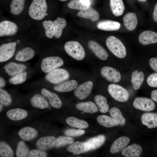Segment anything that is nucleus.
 I'll return each instance as SVG.
<instances>
[{"mask_svg":"<svg viewBox=\"0 0 157 157\" xmlns=\"http://www.w3.org/2000/svg\"><path fill=\"white\" fill-rule=\"evenodd\" d=\"M45 0H33L29 9L28 15L34 19L40 20L48 15Z\"/></svg>","mask_w":157,"mask_h":157,"instance_id":"1","label":"nucleus"},{"mask_svg":"<svg viewBox=\"0 0 157 157\" xmlns=\"http://www.w3.org/2000/svg\"><path fill=\"white\" fill-rule=\"evenodd\" d=\"M106 44L108 49L117 57L123 58L126 57V48L123 43L118 38L110 36L107 38Z\"/></svg>","mask_w":157,"mask_h":157,"instance_id":"2","label":"nucleus"},{"mask_svg":"<svg viewBox=\"0 0 157 157\" xmlns=\"http://www.w3.org/2000/svg\"><path fill=\"white\" fill-rule=\"evenodd\" d=\"M66 52L71 57L78 60H83L85 53L82 46L76 41H69L66 42L64 46Z\"/></svg>","mask_w":157,"mask_h":157,"instance_id":"3","label":"nucleus"},{"mask_svg":"<svg viewBox=\"0 0 157 157\" xmlns=\"http://www.w3.org/2000/svg\"><path fill=\"white\" fill-rule=\"evenodd\" d=\"M70 75L68 72L63 68H57L47 74L45 79L48 82L53 84H58L68 80Z\"/></svg>","mask_w":157,"mask_h":157,"instance_id":"4","label":"nucleus"},{"mask_svg":"<svg viewBox=\"0 0 157 157\" xmlns=\"http://www.w3.org/2000/svg\"><path fill=\"white\" fill-rule=\"evenodd\" d=\"M108 90L111 96L115 100L120 102L127 101L129 94L126 89L118 85L111 84L108 87Z\"/></svg>","mask_w":157,"mask_h":157,"instance_id":"5","label":"nucleus"},{"mask_svg":"<svg viewBox=\"0 0 157 157\" xmlns=\"http://www.w3.org/2000/svg\"><path fill=\"white\" fill-rule=\"evenodd\" d=\"M63 64V61L60 57L49 56L42 59L41 64V68L43 72L48 73L62 66Z\"/></svg>","mask_w":157,"mask_h":157,"instance_id":"6","label":"nucleus"},{"mask_svg":"<svg viewBox=\"0 0 157 157\" xmlns=\"http://www.w3.org/2000/svg\"><path fill=\"white\" fill-rule=\"evenodd\" d=\"M16 43L10 42L0 47V62H5L11 58L15 51Z\"/></svg>","mask_w":157,"mask_h":157,"instance_id":"7","label":"nucleus"},{"mask_svg":"<svg viewBox=\"0 0 157 157\" xmlns=\"http://www.w3.org/2000/svg\"><path fill=\"white\" fill-rule=\"evenodd\" d=\"M133 106L137 109L145 111H150L154 109V102L152 99L143 97L136 98L133 103Z\"/></svg>","mask_w":157,"mask_h":157,"instance_id":"8","label":"nucleus"},{"mask_svg":"<svg viewBox=\"0 0 157 157\" xmlns=\"http://www.w3.org/2000/svg\"><path fill=\"white\" fill-rule=\"evenodd\" d=\"M101 74L103 77L108 81L113 83H118L121 79L119 72L116 69L110 67L105 66L101 70Z\"/></svg>","mask_w":157,"mask_h":157,"instance_id":"9","label":"nucleus"},{"mask_svg":"<svg viewBox=\"0 0 157 157\" xmlns=\"http://www.w3.org/2000/svg\"><path fill=\"white\" fill-rule=\"evenodd\" d=\"M18 27L15 23L8 20L3 21L0 23V36H11L17 32Z\"/></svg>","mask_w":157,"mask_h":157,"instance_id":"10","label":"nucleus"},{"mask_svg":"<svg viewBox=\"0 0 157 157\" xmlns=\"http://www.w3.org/2000/svg\"><path fill=\"white\" fill-rule=\"evenodd\" d=\"M93 86L92 81L86 82L77 87L74 90V94L79 99H84L90 94Z\"/></svg>","mask_w":157,"mask_h":157,"instance_id":"11","label":"nucleus"},{"mask_svg":"<svg viewBox=\"0 0 157 157\" xmlns=\"http://www.w3.org/2000/svg\"><path fill=\"white\" fill-rule=\"evenodd\" d=\"M88 46L95 55L102 60H106L109 55L106 50L96 42L90 40L88 42Z\"/></svg>","mask_w":157,"mask_h":157,"instance_id":"12","label":"nucleus"},{"mask_svg":"<svg viewBox=\"0 0 157 157\" xmlns=\"http://www.w3.org/2000/svg\"><path fill=\"white\" fill-rule=\"evenodd\" d=\"M90 148V145L88 142L77 141L71 144L67 149L74 154L78 155L89 151Z\"/></svg>","mask_w":157,"mask_h":157,"instance_id":"13","label":"nucleus"},{"mask_svg":"<svg viewBox=\"0 0 157 157\" xmlns=\"http://www.w3.org/2000/svg\"><path fill=\"white\" fill-rule=\"evenodd\" d=\"M138 40L140 44L147 45L157 42V33L151 31H145L140 35Z\"/></svg>","mask_w":157,"mask_h":157,"instance_id":"14","label":"nucleus"},{"mask_svg":"<svg viewBox=\"0 0 157 157\" xmlns=\"http://www.w3.org/2000/svg\"><path fill=\"white\" fill-rule=\"evenodd\" d=\"M56 140L55 137L52 136L42 137L37 141L36 146L38 149L45 151L55 146Z\"/></svg>","mask_w":157,"mask_h":157,"instance_id":"15","label":"nucleus"},{"mask_svg":"<svg viewBox=\"0 0 157 157\" xmlns=\"http://www.w3.org/2000/svg\"><path fill=\"white\" fill-rule=\"evenodd\" d=\"M42 94L47 98L51 105L53 107L60 108L62 105V102L58 96L56 94L52 92L45 88L41 90Z\"/></svg>","mask_w":157,"mask_h":157,"instance_id":"16","label":"nucleus"},{"mask_svg":"<svg viewBox=\"0 0 157 157\" xmlns=\"http://www.w3.org/2000/svg\"><path fill=\"white\" fill-rule=\"evenodd\" d=\"M130 140V139L126 136L119 137L113 142L110 147V152L115 154L122 150L129 144Z\"/></svg>","mask_w":157,"mask_h":157,"instance_id":"17","label":"nucleus"},{"mask_svg":"<svg viewBox=\"0 0 157 157\" xmlns=\"http://www.w3.org/2000/svg\"><path fill=\"white\" fill-rule=\"evenodd\" d=\"M35 55L34 49L31 47H27L18 51L15 55V59L19 61L25 62L31 59Z\"/></svg>","mask_w":157,"mask_h":157,"instance_id":"18","label":"nucleus"},{"mask_svg":"<svg viewBox=\"0 0 157 157\" xmlns=\"http://www.w3.org/2000/svg\"><path fill=\"white\" fill-rule=\"evenodd\" d=\"M3 68L8 75L12 76L23 72L26 69V67L23 64L11 62L6 65Z\"/></svg>","mask_w":157,"mask_h":157,"instance_id":"19","label":"nucleus"},{"mask_svg":"<svg viewBox=\"0 0 157 157\" xmlns=\"http://www.w3.org/2000/svg\"><path fill=\"white\" fill-rule=\"evenodd\" d=\"M142 124L149 129L157 127V113H147L143 114L141 117Z\"/></svg>","mask_w":157,"mask_h":157,"instance_id":"20","label":"nucleus"},{"mask_svg":"<svg viewBox=\"0 0 157 157\" xmlns=\"http://www.w3.org/2000/svg\"><path fill=\"white\" fill-rule=\"evenodd\" d=\"M142 151V148L140 145L134 143L125 148L122 150V153L126 157H139Z\"/></svg>","mask_w":157,"mask_h":157,"instance_id":"21","label":"nucleus"},{"mask_svg":"<svg viewBox=\"0 0 157 157\" xmlns=\"http://www.w3.org/2000/svg\"><path fill=\"white\" fill-rule=\"evenodd\" d=\"M78 83L74 80L64 81L55 86L53 89L55 91L60 92H66L71 91L77 86Z\"/></svg>","mask_w":157,"mask_h":157,"instance_id":"22","label":"nucleus"},{"mask_svg":"<svg viewBox=\"0 0 157 157\" xmlns=\"http://www.w3.org/2000/svg\"><path fill=\"white\" fill-rule=\"evenodd\" d=\"M121 24L117 22L106 20L100 21L97 24V27L99 29L105 31H116L120 28Z\"/></svg>","mask_w":157,"mask_h":157,"instance_id":"23","label":"nucleus"},{"mask_svg":"<svg viewBox=\"0 0 157 157\" xmlns=\"http://www.w3.org/2000/svg\"><path fill=\"white\" fill-rule=\"evenodd\" d=\"M123 20L124 26L130 31L134 29L138 24L136 15L133 13H128L126 14L123 17Z\"/></svg>","mask_w":157,"mask_h":157,"instance_id":"24","label":"nucleus"},{"mask_svg":"<svg viewBox=\"0 0 157 157\" xmlns=\"http://www.w3.org/2000/svg\"><path fill=\"white\" fill-rule=\"evenodd\" d=\"M7 117L13 121H18L26 118L28 113L26 110L21 108L10 109L6 113Z\"/></svg>","mask_w":157,"mask_h":157,"instance_id":"25","label":"nucleus"},{"mask_svg":"<svg viewBox=\"0 0 157 157\" xmlns=\"http://www.w3.org/2000/svg\"><path fill=\"white\" fill-rule=\"evenodd\" d=\"M38 134L37 131L34 128L26 126L22 128L19 131L18 135L22 139L28 141L35 138Z\"/></svg>","mask_w":157,"mask_h":157,"instance_id":"26","label":"nucleus"},{"mask_svg":"<svg viewBox=\"0 0 157 157\" xmlns=\"http://www.w3.org/2000/svg\"><path fill=\"white\" fill-rule=\"evenodd\" d=\"M76 15L82 18L89 19L92 21H96L99 18V13L95 9L90 7L79 12Z\"/></svg>","mask_w":157,"mask_h":157,"instance_id":"27","label":"nucleus"},{"mask_svg":"<svg viewBox=\"0 0 157 157\" xmlns=\"http://www.w3.org/2000/svg\"><path fill=\"white\" fill-rule=\"evenodd\" d=\"M32 106L35 108L43 109L48 107L49 104L44 97L39 94L34 95L31 99Z\"/></svg>","mask_w":157,"mask_h":157,"instance_id":"28","label":"nucleus"},{"mask_svg":"<svg viewBox=\"0 0 157 157\" xmlns=\"http://www.w3.org/2000/svg\"><path fill=\"white\" fill-rule=\"evenodd\" d=\"M144 75L142 71L138 72L136 70L131 74V82L133 88L137 90L140 88L144 80Z\"/></svg>","mask_w":157,"mask_h":157,"instance_id":"29","label":"nucleus"},{"mask_svg":"<svg viewBox=\"0 0 157 157\" xmlns=\"http://www.w3.org/2000/svg\"><path fill=\"white\" fill-rule=\"evenodd\" d=\"M76 106L78 110L87 113H96L98 110L96 105L91 101L79 103Z\"/></svg>","mask_w":157,"mask_h":157,"instance_id":"30","label":"nucleus"},{"mask_svg":"<svg viewBox=\"0 0 157 157\" xmlns=\"http://www.w3.org/2000/svg\"><path fill=\"white\" fill-rule=\"evenodd\" d=\"M110 5L113 14L116 16L122 14L125 9L122 0H110Z\"/></svg>","mask_w":157,"mask_h":157,"instance_id":"31","label":"nucleus"},{"mask_svg":"<svg viewBox=\"0 0 157 157\" xmlns=\"http://www.w3.org/2000/svg\"><path fill=\"white\" fill-rule=\"evenodd\" d=\"M97 120L100 124L106 127H113L119 125L118 123L112 117L106 115L99 116Z\"/></svg>","mask_w":157,"mask_h":157,"instance_id":"32","label":"nucleus"},{"mask_svg":"<svg viewBox=\"0 0 157 157\" xmlns=\"http://www.w3.org/2000/svg\"><path fill=\"white\" fill-rule=\"evenodd\" d=\"M94 101L100 112L105 113L109 111V106L105 97L101 95H97L95 97Z\"/></svg>","mask_w":157,"mask_h":157,"instance_id":"33","label":"nucleus"},{"mask_svg":"<svg viewBox=\"0 0 157 157\" xmlns=\"http://www.w3.org/2000/svg\"><path fill=\"white\" fill-rule=\"evenodd\" d=\"M66 121L68 124L73 127L82 129H86L89 127V124L86 122L73 117H68Z\"/></svg>","mask_w":157,"mask_h":157,"instance_id":"34","label":"nucleus"},{"mask_svg":"<svg viewBox=\"0 0 157 157\" xmlns=\"http://www.w3.org/2000/svg\"><path fill=\"white\" fill-rule=\"evenodd\" d=\"M53 22L55 28V37L56 38H59L62 35L63 30L67 25L66 21L63 18L58 17Z\"/></svg>","mask_w":157,"mask_h":157,"instance_id":"35","label":"nucleus"},{"mask_svg":"<svg viewBox=\"0 0 157 157\" xmlns=\"http://www.w3.org/2000/svg\"><path fill=\"white\" fill-rule=\"evenodd\" d=\"M106 140V138L104 135H100L89 139L86 142L90 145V150H92L100 147L104 144Z\"/></svg>","mask_w":157,"mask_h":157,"instance_id":"36","label":"nucleus"},{"mask_svg":"<svg viewBox=\"0 0 157 157\" xmlns=\"http://www.w3.org/2000/svg\"><path fill=\"white\" fill-rule=\"evenodd\" d=\"M25 0H13L10 5V11L13 14L17 15L23 10Z\"/></svg>","mask_w":157,"mask_h":157,"instance_id":"37","label":"nucleus"},{"mask_svg":"<svg viewBox=\"0 0 157 157\" xmlns=\"http://www.w3.org/2000/svg\"><path fill=\"white\" fill-rule=\"evenodd\" d=\"M110 114L113 118L121 125H124L126 123V119L124 117L120 110L116 107H113L110 110Z\"/></svg>","mask_w":157,"mask_h":157,"instance_id":"38","label":"nucleus"},{"mask_svg":"<svg viewBox=\"0 0 157 157\" xmlns=\"http://www.w3.org/2000/svg\"><path fill=\"white\" fill-rule=\"evenodd\" d=\"M67 6L71 9L80 10H85L90 6L86 3L83 0H71L68 3Z\"/></svg>","mask_w":157,"mask_h":157,"instance_id":"39","label":"nucleus"},{"mask_svg":"<svg viewBox=\"0 0 157 157\" xmlns=\"http://www.w3.org/2000/svg\"><path fill=\"white\" fill-rule=\"evenodd\" d=\"M43 25L45 30L46 36L49 38H52L55 36V26L51 20L45 21L43 22Z\"/></svg>","mask_w":157,"mask_h":157,"instance_id":"40","label":"nucleus"},{"mask_svg":"<svg viewBox=\"0 0 157 157\" xmlns=\"http://www.w3.org/2000/svg\"><path fill=\"white\" fill-rule=\"evenodd\" d=\"M27 76V72L23 71L11 77L9 80V82L13 85L22 83L26 81Z\"/></svg>","mask_w":157,"mask_h":157,"instance_id":"41","label":"nucleus"},{"mask_svg":"<svg viewBox=\"0 0 157 157\" xmlns=\"http://www.w3.org/2000/svg\"><path fill=\"white\" fill-rule=\"evenodd\" d=\"M0 155L2 157H12L14 156V153L12 149L4 142H0Z\"/></svg>","mask_w":157,"mask_h":157,"instance_id":"42","label":"nucleus"},{"mask_svg":"<svg viewBox=\"0 0 157 157\" xmlns=\"http://www.w3.org/2000/svg\"><path fill=\"white\" fill-rule=\"evenodd\" d=\"M29 149L26 144L23 141H19L17 145L16 155L17 157H27L28 154Z\"/></svg>","mask_w":157,"mask_h":157,"instance_id":"43","label":"nucleus"},{"mask_svg":"<svg viewBox=\"0 0 157 157\" xmlns=\"http://www.w3.org/2000/svg\"><path fill=\"white\" fill-rule=\"evenodd\" d=\"M12 98L10 95L5 90L0 89V102L3 105L8 106L12 103Z\"/></svg>","mask_w":157,"mask_h":157,"instance_id":"44","label":"nucleus"},{"mask_svg":"<svg viewBox=\"0 0 157 157\" xmlns=\"http://www.w3.org/2000/svg\"><path fill=\"white\" fill-rule=\"evenodd\" d=\"M74 139L72 138L61 136L56 139L55 146L57 147H62L74 143Z\"/></svg>","mask_w":157,"mask_h":157,"instance_id":"45","label":"nucleus"},{"mask_svg":"<svg viewBox=\"0 0 157 157\" xmlns=\"http://www.w3.org/2000/svg\"><path fill=\"white\" fill-rule=\"evenodd\" d=\"M85 131L81 129H68L66 130L65 134L67 136H78L84 134Z\"/></svg>","mask_w":157,"mask_h":157,"instance_id":"46","label":"nucleus"},{"mask_svg":"<svg viewBox=\"0 0 157 157\" xmlns=\"http://www.w3.org/2000/svg\"><path fill=\"white\" fill-rule=\"evenodd\" d=\"M147 82L150 87H157V73H154L150 75L147 78Z\"/></svg>","mask_w":157,"mask_h":157,"instance_id":"47","label":"nucleus"},{"mask_svg":"<svg viewBox=\"0 0 157 157\" xmlns=\"http://www.w3.org/2000/svg\"><path fill=\"white\" fill-rule=\"evenodd\" d=\"M47 156L45 152L39 149L32 150L30 151L28 154L29 157H45Z\"/></svg>","mask_w":157,"mask_h":157,"instance_id":"48","label":"nucleus"},{"mask_svg":"<svg viewBox=\"0 0 157 157\" xmlns=\"http://www.w3.org/2000/svg\"><path fill=\"white\" fill-rule=\"evenodd\" d=\"M149 63L151 69L157 72V58H151L149 60Z\"/></svg>","mask_w":157,"mask_h":157,"instance_id":"49","label":"nucleus"},{"mask_svg":"<svg viewBox=\"0 0 157 157\" xmlns=\"http://www.w3.org/2000/svg\"><path fill=\"white\" fill-rule=\"evenodd\" d=\"M153 18L154 20L157 22V3L154 7L153 14Z\"/></svg>","mask_w":157,"mask_h":157,"instance_id":"50","label":"nucleus"},{"mask_svg":"<svg viewBox=\"0 0 157 157\" xmlns=\"http://www.w3.org/2000/svg\"><path fill=\"white\" fill-rule=\"evenodd\" d=\"M151 99L157 102V90L153 91L151 94Z\"/></svg>","mask_w":157,"mask_h":157,"instance_id":"51","label":"nucleus"},{"mask_svg":"<svg viewBox=\"0 0 157 157\" xmlns=\"http://www.w3.org/2000/svg\"><path fill=\"white\" fill-rule=\"evenodd\" d=\"M6 82L4 78L1 77L0 78V87L2 88L4 87L6 85Z\"/></svg>","mask_w":157,"mask_h":157,"instance_id":"52","label":"nucleus"},{"mask_svg":"<svg viewBox=\"0 0 157 157\" xmlns=\"http://www.w3.org/2000/svg\"><path fill=\"white\" fill-rule=\"evenodd\" d=\"M87 4L90 5L91 3L90 0H83Z\"/></svg>","mask_w":157,"mask_h":157,"instance_id":"53","label":"nucleus"},{"mask_svg":"<svg viewBox=\"0 0 157 157\" xmlns=\"http://www.w3.org/2000/svg\"><path fill=\"white\" fill-rule=\"evenodd\" d=\"M3 104L0 103V112L2 110L3 108Z\"/></svg>","mask_w":157,"mask_h":157,"instance_id":"54","label":"nucleus"},{"mask_svg":"<svg viewBox=\"0 0 157 157\" xmlns=\"http://www.w3.org/2000/svg\"><path fill=\"white\" fill-rule=\"evenodd\" d=\"M138 1L141 2H145L147 0H138Z\"/></svg>","mask_w":157,"mask_h":157,"instance_id":"55","label":"nucleus"},{"mask_svg":"<svg viewBox=\"0 0 157 157\" xmlns=\"http://www.w3.org/2000/svg\"><path fill=\"white\" fill-rule=\"evenodd\" d=\"M59 0L61 1H66L68 0Z\"/></svg>","mask_w":157,"mask_h":157,"instance_id":"56","label":"nucleus"}]
</instances>
